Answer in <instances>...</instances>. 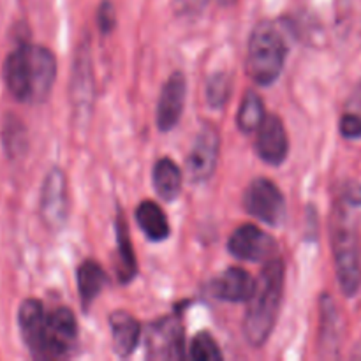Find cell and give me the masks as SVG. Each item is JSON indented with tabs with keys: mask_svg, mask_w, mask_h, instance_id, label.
I'll return each mask as SVG.
<instances>
[{
	"mask_svg": "<svg viewBox=\"0 0 361 361\" xmlns=\"http://www.w3.org/2000/svg\"><path fill=\"white\" fill-rule=\"evenodd\" d=\"M18 326L25 345L37 360L67 358L76 348V316L67 307L46 310L41 300L28 298L18 309Z\"/></svg>",
	"mask_w": 361,
	"mask_h": 361,
	"instance_id": "1",
	"label": "cell"
},
{
	"mask_svg": "<svg viewBox=\"0 0 361 361\" xmlns=\"http://www.w3.org/2000/svg\"><path fill=\"white\" fill-rule=\"evenodd\" d=\"M4 83L16 101L44 102L56 78V59L48 48L32 42L18 44L4 60Z\"/></svg>",
	"mask_w": 361,
	"mask_h": 361,
	"instance_id": "2",
	"label": "cell"
},
{
	"mask_svg": "<svg viewBox=\"0 0 361 361\" xmlns=\"http://www.w3.org/2000/svg\"><path fill=\"white\" fill-rule=\"evenodd\" d=\"M284 261L281 257L267 261V267L261 270L257 279L256 293L249 300L245 321H243V335L252 348H261L270 338L284 298Z\"/></svg>",
	"mask_w": 361,
	"mask_h": 361,
	"instance_id": "3",
	"label": "cell"
},
{
	"mask_svg": "<svg viewBox=\"0 0 361 361\" xmlns=\"http://www.w3.org/2000/svg\"><path fill=\"white\" fill-rule=\"evenodd\" d=\"M361 207L349 197L335 207L331 217V247L338 284L345 296H355L361 288V238L353 208Z\"/></svg>",
	"mask_w": 361,
	"mask_h": 361,
	"instance_id": "4",
	"label": "cell"
},
{
	"mask_svg": "<svg viewBox=\"0 0 361 361\" xmlns=\"http://www.w3.org/2000/svg\"><path fill=\"white\" fill-rule=\"evenodd\" d=\"M288 42L277 25L261 21L252 30L247 51V74L261 87L274 85L284 71Z\"/></svg>",
	"mask_w": 361,
	"mask_h": 361,
	"instance_id": "5",
	"label": "cell"
},
{
	"mask_svg": "<svg viewBox=\"0 0 361 361\" xmlns=\"http://www.w3.org/2000/svg\"><path fill=\"white\" fill-rule=\"evenodd\" d=\"M243 208L247 214L268 226H281L286 221L288 204L282 190L268 178H256L243 192Z\"/></svg>",
	"mask_w": 361,
	"mask_h": 361,
	"instance_id": "6",
	"label": "cell"
},
{
	"mask_svg": "<svg viewBox=\"0 0 361 361\" xmlns=\"http://www.w3.org/2000/svg\"><path fill=\"white\" fill-rule=\"evenodd\" d=\"M41 219L51 231H59L66 226L69 217V194H67V176L60 168H51L42 182Z\"/></svg>",
	"mask_w": 361,
	"mask_h": 361,
	"instance_id": "7",
	"label": "cell"
},
{
	"mask_svg": "<svg viewBox=\"0 0 361 361\" xmlns=\"http://www.w3.org/2000/svg\"><path fill=\"white\" fill-rule=\"evenodd\" d=\"M145 344L150 360H182L185 356L182 319L168 316L148 324Z\"/></svg>",
	"mask_w": 361,
	"mask_h": 361,
	"instance_id": "8",
	"label": "cell"
},
{
	"mask_svg": "<svg viewBox=\"0 0 361 361\" xmlns=\"http://www.w3.org/2000/svg\"><path fill=\"white\" fill-rule=\"evenodd\" d=\"M228 249L240 261L267 263L277 257V242L254 224H243L229 236Z\"/></svg>",
	"mask_w": 361,
	"mask_h": 361,
	"instance_id": "9",
	"label": "cell"
},
{
	"mask_svg": "<svg viewBox=\"0 0 361 361\" xmlns=\"http://www.w3.org/2000/svg\"><path fill=\"white\" fill-rule=\"evenodd\" d=\"M219 152H221V137L214 126L207 123L197 133L192 148L187 157V171L192 182H204L212 178L217 168Z\"/></svg>",
	"mask_w": 361,
	"mask_h": 361,
	"instance_id": "10",
	"label": "cell"
},
{
	"mask_svg": "<svg viewBox=\"0 0 361 361\" xmlns=\"http://www.w3.org/2000/svg\"><path fill=\"white\" fill-rule=\"evenodd\" d=\"M185 97L187 80L183 73L176 71L166 80L164 87L161 90V97H159L157 113H155L159 130L168 133V130L175 129L178 126L180 118L183 115V108H185Z\"/></svg>",
	"mask_w": 361,
	"mask_h": 361,
	"instance_id": "11",
	"label": "cell"
},
{
	"mask_svg": "<svg viewBox=\"0 0 361 361\" xmlns=\"http://www.w3.org/2000/svg\"><path fill=\"white\" fill-rule=\"evenodd\" d=\"M256 133L257 155L267 164H282L289 154V137L284 122L277 115H267Z\"/></svg>",
	"mask_w": 361,
	"mask_h": 361,
	"instance_id": "12",
	"label": "cell"
},
{
	"mask_svg": "<svg viewBox=\"0 0 361 361\" xmlns=\"http://www.w3.org/2000/svg\"><path fill=\"white\" fill-rule=\"evenodd\" d=\"M257 281L247 270L240 267H231L222 271L212 284V293L219 300L231 303H249L256 293Z\"/></svg>",
	"mask_w": 361,
	"mask_h": 361,
	"instance_id": "13",
	"label": "cell"
},
{
	"mask_svg": "<svg viewBox=\"0 0 361 361\" xmlns=\"http://www.w3.org/2000/svg\"><path fill=\"white\" fill-rule=\"evenodd\" d=\"M109 328H111L113 351L120 358H127L136 351L141 337V326L129 312L115 310L109 316Z\"/></svg>",
	"mask_w": 361,
	"mask_h": 361,
	"instance_id": "14",
	"label": "cell"
},
{
	"mask_svg": "<svg viewBox=\"0 0 361 361\" xmlns=\"http://www.w3.org/2000/svg\"><path fill=\"white\" fill-rule=\"evenodd\" d=\"M136 222L141 231L145 233V236L152 242H164L166 238H169L171 228H169L168 217L155 201L147 200L137 204Z\"/></svg>",
	"mask_w": 361,
	"mask_h": 361,
	"instance_id": "15",
	"label": "cell"
},
{
	"mask_svg": "<svg viewBox=\"0 0 361 361\" xmlns=\"http://www.w3.org/2000/svg\"><path fill=\"white\" fill-rule=\"evenodd\" d=\"M108 282V274L99 263L88 259L80 264V268H78V291H80V298L85 309L92 305V302L101 295Z\"/></svg>",
	"mask_w": 361,
	"mask_h": 361,
	"instance_id": "16",
	"label": "cell"
},
{
	"mask_svg": "<svg viewBox=\"0 0 361 361\" xmlns=\"http://www.w3.org/2000/svg\"><path fill=\"white\" fill-rule=\"evenodd\" d=\"M115 231H116V245H118V264H116V274H118V281L122 284L130 282L137 274V263L136 256L133 250V242L129 236V226H127V219L123 217L122 212H118V217L115 221Z\"/></svg>",
	"mask_w": 361,
	"mask_h": 361,
	"instance_id": "17",
	"label": "cell"
},
{
	"mask_svg": "<svg viewBox=\"0 0 361 361\" xmlns=\"http://www.w3.org/2000/svg\"><path fill=\"white\" fill-rule=\"evenodd\" d=\"M94 81H92V67L88 49H80L78 60L74 63V78H73V101L74 106L80 109H90L92 101H94Z\"/></svg>",
	"mask_w": 361,
	"mask_h": 361,
	"instance_id": "18",
	"label": "cell"
},
{
	"mask_svg": "<svg viewBox=\"0 0 361 361\" xmlns=\"http://www.w3.org/2000/svg\"><path fill=\"white\" fill-rule=\"evenodd\" d=\"M154 187L159 196L164 201H175L182 190V171L175 161L171 159H161L155 162L154 171Z\"/></svg>",
	"mask_w": 361,
	"mask_h": 361,
	"instance_id": "19",
	"label": "cell"
},
{
	"mask_svg": "<svg viewBox=\"0 0 361 361\" xmlns=\"http://www.w3.org/2000/svg\"><path fill=\"white\" fill-rule=\"evenodd\" d=\"M267 115L268 113L264 109V102L261 95L249 90L243 95L242 104H240L238 115H236V126L243 134L256 133Z\"/></svg>",
	"mask_w": 361,
	"mask_h": 361,
	"instance_id": "20",
	"label": "cell"
},
{
	"mask_svg": "<svg viewBox=\"0 0 361 361\" xmlns=\"http://www.w3.org/2000/svg\"><path fill=\"white\" fill-rule=\"evenodd\" d=\"M231 97V78L226 73H215L207 81V101L214 109H221Z\"/></svg>",
	"mask_w": 361,
	"mask_h": 361,
	"instance_id": "21",
	"label": "cell"
},
{
	"mask_svg": "<svg viewBox=\"0 0 361 361\" xmlns=\"http://www.w3.org/2000/svg\"><path fill=\"white\" fill-rule=\"evenodd\" d=\"M338 337V312L334 305L331 296L324 295L321 298V338L323 344L328 345V342L337 344Z\"/></svg>",
	"mask_w": 361,
	"mask_h": 361,
	"instance_id": "22",
	"label": "cell"
},
{
	"mask_svg": "<svg viewBox=\"0 0 361 361\" xmlns=\"http://www.w3.org/2000/svg\"><path fill=\"white\" fill-rule=\"evenodd\" d=\"M4 147L11 157L23 154L27 148V136H25V129L14 116L4 123Z\"/></svg>",
	"mask_w": 361,
	"mask_h": 361,
	"instance_id": "23",
	"label": "cell"
},
{
	"mask_svg": "<svg viewBox=\"0 0 361 361\" xmlns=\"http://www.w3.org/2000/svg\"><path fill=\"white\" fill-rule=\"evenodd\" d=\"M190 358L197 361H215L222 360V353L217 342L208 331H201L190 342Z\"/></svg>",
	"mask_w": 361,
	"mask_h": 361,
	"instance_id": "24",
	"label": "cell"
},
{
	"mask_svg": "<svg viewBox=\"0 0 361 361\" xmlns=\"http://www.w3.org/2000/svg\"><path fill=\"white\" fill-rule=\"evenodd\" d=\"M116 25V13H115V7L109 0H104V2L99 6L97 9V27L102 34H109L113 32Z\"/></svg>",
	"mask_w": 361,
	"mask_h": 361,
	"instance_id": "25",
	"label": "cell"
},
{
	"mask_svg": "<svg viewBox=\"0 0 361 361\" xmlns=\"http://www.w3.org/2000/svg\"><path fill=\"white\" fill-rule=\"evenodd\" d=\"M341 134L348 140H356L361 137V116L355 115V113H348L341 118Z\"/></svg>",
	"mask_w": 361,
	"mask_h": 361,
	"instance_id": "26",
	"label": "cell"
},
{
	"mask_svg": "<svg viewBox=\"0 0 361 361\" xmlns=\"http://www.w3.org/2000/svg\"><path fill=\"white\" fill-rule=\"evenodd\" d=\"M208 0H175L173 6L178 16H196L207 7Z\"/></svg>",
	"mask_w": 361,
	"mask_h": 361,
	"instance_id": "27",
	"label": "cell"
},
{
	"mask_svg": "<svg viewBox=\"0 0 361 361\" xmlns=\"http://www.w3.org/2000/svg\"><path fill=\"white\" fill-rule=\"evenodd\" d=\"M219 4H221V6H233V4L236 2V0H217Z\"/></svg>",
	"mask_w": 361,
	"mask_h": 361,
	"instance_id": "28",
	"label": "cell"
}]
</instances>
